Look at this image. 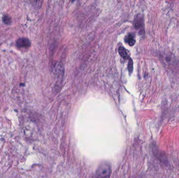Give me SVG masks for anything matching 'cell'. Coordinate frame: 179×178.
Instances as JSON below:
<instances>
[{
  "label": "cell",
  "instance_id": "1",
  "mask_svg": "<svg viewBox=\"0 0 179 178\" xmlns=\"http://www.w3.org/2000/svg\"><path fill=\"white\" fill-rule=\"evenodd\" d=\"M111 173V166L108 162H103L96 171L94 178H109Z\"/></svg>",
  "mask_w": 179,
  "mask_h": 178
},
{
  "label": "cell",
  "instance_id": "2",
  "mask_svg": "<svg viewBox=\"0 0 179 178\" xmlns=\"http://www.w3.org/2000/svg\"><path fill=\"white\" fill-rule=\"evenodd\" d=\"M133 26L137 30H139V32L143 33V17L140 15H138L136 17L133 22Z\"/></svg>",
  "mask_w": 179,
  "mask_h": 178
},
{
  "label": "cell",
  "instance_id": "3",
  "mask_svg": "<svg viewBox=\"0 0 179 178\" xmlns=\"http://www.w3.org/2000/svg\"><path fill=\"white\" fill-rule=\"evenodd\" d=\"M30 44V40L26 38H20L16 41V46L20 48H28Z\"/></svg>",
  "mask_w": 179,
  "mask_h": 178
},
{
  "label": "cell",
  "instance_id": "4",
  "mask_svg": "<svg viewBox=\"0 0 179 178\" xmlns=\"http://www.w3.org/2000/svg\"><path fill=\"white\" fill-rule=\"evenodd\" d=\"M64 71V67L61 64L59 63L56 64V66H55V73L56 75H57L58 76H63Z\"/></svg>",
  "mask_w": 179,
  "mask_h": 178
},
{
  "label": "cell",
  "instance_id": "5",
  "mask_svg": "<svg viewBox=\"0 0 179 178\" xmlns=\"http://www.w3.org/2000/svg\"><path fill=\"white\" fill-rule=\"evenodd\" d=\"M125 41L130 46H133L135 44V40L132 34H129L126 37Z\"/></svg>",
  "mask_w": 179,
  "mask_h": 178
},
{
  "label": "cell",
  "instance_id": "6",
  "mask_svg": "<svg viewBox=\"0 0 179 178\" xmlns=\"http://www.w3.org/2000/svg\"><path fill=\"white\" fill-rule=\"evenodd\" d=\"M118 52L120 56L124 59H128V58H129V56L128 55L127 53L124 48L121 47H119L118 49Z\"/></svg>",
  "mask_w": 179,
  "mask_h": 178
},
{
  "label": "cell",
  "instance_id": "7",
  "mask_svg": "<svg viewBox=\"0 0 179 178\" xmlns=\"http://www.w3.org/2000/svg\"><path fill=\"white\" fill-rule=\"evenodd\" d=\"M3 22L6 25H10L12 23V19L8 15H4L3 17Z\"/></svg>",
  "mask_w": 179,
  "mask_h": 178
},
{
  "label": "cell",
  "instance_id": "8",
  "mask_svg": "<svg viewBox=\"0 0 179 178\" xmlns=\"http://www.w3.org/2000/svg\"><path fill=\"white\" fill-rule=\"evenodd\" d=\"M128 69L130 74L132 73L133 70V62L132 60L130 58H129V61H128Z\"/></svg>",
  "mask_w": 179,
  "mask_h": 178
}]
</instances>
